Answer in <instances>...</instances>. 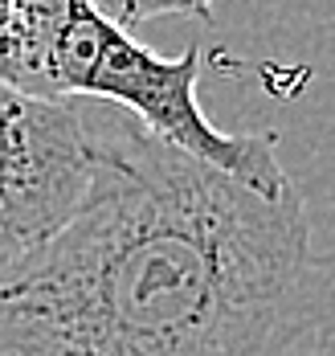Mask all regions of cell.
<instances>
[{"instance_id": "cell-1", "label": "cell", "mask_w": 335, "mask_h": 356, "mask_svg": "<svg viewBox=\"0 0 335 356\" xmlns=\"http://www.w3.org/2000/svg\"><path fill=\"white\" fill-rule=\"evenodd\" d=\"M94 177L78 213L0 266V356H291L319 320L298 193L261 197L82 103Z\"/></svg>"}, {"instance_id": "cell-2", "label": "cell", "mask_w": 335, "mask_h": 356, "mask_svg": "<svg viewBox=\"0 0 335 356\" xmlns=\"http://www.w3.org/2000/svg\"><path fill=\"white\" fill-rule=\"evenodd\" d=\"M196 82H200L196 45L180 58H164L151 45L135 41L127 29L111 25L103 13H94L90 0H78L45 41L29 95L119 107L148 136L172 143L176 152L233 177L261 197L295 193L286 168L278 164L274 140L229 136L213 127L209 115L200 111Z\"/></svg>"}, {"instance_id": "cell-3", "label": "cell", "mask_w": 335, "mask_h": 356, "mask_svg": "<svg viewBox=\"0 0 335 356\" xmlns=\"http://www.w3.org/2000/svg\"><path fill=\"white\" fill-rule=\"evenodd\" d=\"M94 143L78 99H37L0 82V266L49 242L78 213Z\"/></svg>"}, {"instance_id": "cell-4", "label": "cell", "mask_w": 335, "mask_h": 356, "mask_svg": "<svg viewBox=\"0 0 335 356\" xmlns=\"http://www.w3.org/2000/svg\"><path fill=\"white\" fill-rule=\"evenodd\" d=\"M90 4L111 25L131 33L135 25H148L155 17H200V21H209L217 0H90Z\"/></svg>"}, {"instance_id": "cell-5", "label": "cell", "mask_w": 335, "mask_h": 356, "mask_svg": "<svg viewBox=\"0 0 335 356\" xmlns=\"http://www.w3.org/2000/svg\"><path fill=\"white\" fill-rule=\"evenodd\" d=\"M8 17H12V0H0V58H4V37H8Z\"/></svg>"}]
</instances>
